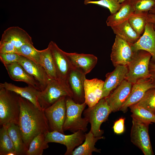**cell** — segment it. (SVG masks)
I'll return each mask as SVG.
<instances>
[{"label": "cell", "instance_id": "1", "mask_svg": "<svg viewBox=\"0 0 155 155\" xmlns=\"http://www.w3.org/2000/svg\"><path fill=\"white\" fill-rule=\"evenodd\" d=\"M20 112L18 125L28 150L32 139L41 133L50 131L44 110L20 96Z\"/></svg>", "mask_w": 155, "mask_h": 155}, {"label": "cell", "instance_id": "2", "mask_svg": "<svg viewBox=\"0 0 155 155\" xmlns=\"http://www.w3.org/2000/svg\"><path fill=\"white\" fill-rule=\"evenodd\" d=\"M20 96L16 93L0 88V125L9 123L18 125L20 112Z\"/></svg>", "mask_w": 155, "mask_h": 155}, {"label": "cell", "instance_id": "3", "mask_svg": "<svg viewBox=\"0 0 155 155\" xmlns=\"http://www.w3.org/2000/svg\"><path fill=\"white\" fill-rule=\"evenodd\" d=\"M66 115L63 127L64 131L69 130L73 133L79 130L84 132L87 131L88 121L85 117H82L87 105L86 103H77L72 98L66 96Z\"/></svg>", "mask_w": 155, "mask_h": 155}, {"label": "cell", "instance_id": "4", "mask_svg": "<svg viewBox=\"0 0 155 155\" xmlns=\"http://www.w3.org/2000/svg\"><path fill=\"white\" fill-rule=\"evenodd\" d=\"M152 56L148 52L139 50L134 52L133 57L127 65L125 80L133 84L141 80L150 78L149 65Z\"/></svg>", "mask_w": 155, "mask_h": 155}, {"label": "cell", "instance_id": "5", "mask_svg": "<svg viewBox=\"0 0 155 155\" xmlns=\"http://www.w3.org/2000/svg\"><path fill=\"white\" fill-rule=\"evenodd\" d=\"M63 96L73 99V93L69 86L58 80L49 79L45 89L40 92L38 101L44 110Z\"/></svg>", "mask_w": 155, "mask_h": 155}, {"label": "cell", "instance_id": "6", "mask_svg": "<svg viewBox=\"0 0 155 155\" xmlns=\"http://www.w3.org/2000/svg\"><path fill=\"white\" fill-rule=\"evenodd\" d=\"M112 111L105 99H101L94 106L84 110V117L91 125L90 131L95 137L102 136L103 130L100 129L102 124L105 121Z\"/></svg>", "mask_w": 155, "mask_h": 155}, {"label": "cell", "instance_id": "7", "mask_svg": "<svg viewBox=\"0 0 155 155\" xmlns=\"http://www.w3.org/2000/svg\"><path fill=\"white\" fill-rule=\"evenodd\" d=\"M66 97L63 96L44 111L50 131L64 133L63 129L66 115Z\"/></svg>", "mask_w": 155, "mask_h": 155}, {"label": "cell", "instance_id": "8", "mask_svg": "<svg viewBox=\"0 0 155 155\" xmlns=\"http://www.w3.org/2000/svg\"><path fill=\"white\" fill-rule=\"evenodd\" d=\"M149 125L132 118L131 141L144 155L154 154L148 133Z\"/></svg>", "mask_w": 155, "mask_h": 155}, {"label": "cell", "instance_id": "9", "mask_svg": "<svg viewBox=\"0 0 155 155\" xmlns=\"http://www.w3.org/2000/svg\"><path fill=\"white\" fill-rule=\"evenodd\" d=\"M79 130L69 135H65L57 131H50L46 135V141L48 143L54 142L65 146L67 148L65 155H71L75 148L82 144L85 139V133Z\"/></svg>", "mask_w": 155, "mask_h": 155}, {"label": "cell", "instance_id": "10", "mask_svg": "<svg viewBox=\"0 0 155 155\" xmlns=\"http://www.w3.org/2000/svg\"><path fill=\"white\" fill-rule=\"evenodd\" d=\"M111 50V59L115 67L119 65L127 66L133 57L130 43L117 35Z\"/></svg>", "mask_w": 155, "mask_h": 155}, {"label": "cell", "instance_id": "11", "mask_svg": "<svg viewBox=\"0 0 155 155\" xmlns=\"http://www.w3.org/2000/svg\"><path fill=\"white\" fill-rule=\"evenodd\" d=\"M48 46L52 55L58 80L68 85V77L72 66L65 52L61 49L53 41L50 42Z\"/></svg>", "mask_w": 155, "mask_h": 155}, {"label": "cell", "instance_id": "12", "mask_svg": "<svg viewBox=\"0 0 155 155\" xmlns=\"http://www.w3.org/2000/svg\"><path fill=\"white\" fill-rule=\"evenodd\" d=\"M130 44L133 52L141 50L149 53L150 61L155 63V30L152 23L147 21L142 35L136 42Z\"/></svg>", "mask_w": 155, "mask_h": 155}, {"label": "cell", "instance_id": "13", "mask_svg": "<svg viewBox=\"0 0 155 155\" xmlns=\"http://www.w3.org/2000/svg\"><path fill=\"white\" fill-rule=\"evenodd\" d=\"M133 84L125 80L123 81L105 99L112 112L119 110L130 94Z\"/></svg>", "mask_w": 155, "mask_h": 155}, {"label": "cell", "instance_id": "14", "mask_svg": "<svg viewBox=\"0 0 155 155\" xmlns=\"http://www.w3.org/2000/svg\"><path fill=\"white\" fill-rule=\"evenodd\" d=\"M86 75L81 70L72 66L68 75V84L73 93V99L77 103L85 102L84 85Z\"/></svg>", "mask_w": 155, "mask_h": 155}, {"label": "cell", "instance_id": "15", "mask_svg": "<svg viewBox=\"0 0 155 155\" xmlns=\"http://www.w3.org/2000/svg\"><path fill=\"white\" fill-rule=\"evenodd\" d=\"M115 67L113 71L106 75V78L104 81L101 99L108 96L112 90L115 89L125 80L128 72L127 66L119 65Z\"/></svg>", "mask_w": 155, "mask_h": 155}, {"label": "cell", "instance_id": "16", "mask_svg": "<svg viewBox=\"0 0 155 155\" xmlns=\"http://www.w3.org/2000/svg\"><path fill=\"white\" fill-rule=\"evenodd\" d=\"M65 53L71 66L80 70L86 75L92 71L97 62V58L92 54Z\"/></svg>", "mask_w": 155, "mask_h": 155}, {"label": "cell", "instance_id": "17", "mask_svg": "<svg viewBox=\"0 0 155 155\" xmlns=\"http://www.w3.org/2000/svg\"><path fill=\"white\" fill-rule=\"evenodd\" d=\"M0 41L11 43L17 50L24 44H33L31 37L26 31L18 26H12L6 29L2 35Z\"/></svg>", "mask_w": 155, "mask_h": 155}, {"label": "cell", "instance_id": "18", "mask_svg": "<svg viewBox=\"0 0 155 155\" xmlns=\"http://www.w3.org/2000/svg\"><path fill=\"white\" fill-rule=\"evenodd\" d=\"M153 88V87L150 78L140 80L133 84L130 94L119 111L124 113L126 112L128 107L137 103L142 98L147 91Z\"/></svg>", "mask_w": 155, "mask_h": 155}, {"label": "cell", "instance_id": "19", "mask_svg": "<svg viewBox=\"0 0 155 155\" xmlns=\"http://www.w3.org/2000/svg\"><path fill=\"white\" fill-rule=\"evenodd\" d=\"M104 82L96 78L85 80L84 85L85 102L88 107L94 106L101 99Z\"/></svg>", "mask_w": 155, "mask_h": 155}, {"label": "cell", "instance_id": "20", "mask_svg": "<svg viewBox=\"0 0 155 155\" xmlns=\"http://www.w3.org/2000/svg\"><path fill=\"white\" fill-rule=\"evenodd\" d=\"M39 83L40 91L46 87L49 79L43 67L25 57L20 55L18 62Z\"/></svg>", "mask_w": 155, "mask_h": 155}, {"label": "cell", "instance_id": "21", "mask_svg": "<svg viewBox=\"0 0 155 155\" xmlns=\"http://www.w3.org/2000/svg\"><path fill=\"white\" fill-rule=\"evenodd\" d=\"M10 78L16 81L22 82L40 91L39 83L18 63L4 66Z\"/></svg>", "mask_w": 155, "mask_h": 155}, {"label": "cell", "instance_id": "22", "mask_svg": "<svg viewBox=\"0 0 155 155\" xmlns=\"http://www.w3.org/2000/svg\"><path fill=\"white\" fill-rule=\"evenodd\" d=\"M0 88L16 93L29 100L39 108L42 109L38 101V97L40 91L36 88L30 86L24 87H20L6 82L1 83Z\"/></svg>", "mask_w": 155, "mask_h": 155}, {"label": "cell", "instance_id": "23", "mask_svg": "<svg viewBox=\"0 0 155 155\" xmlns=\"http://www.w3.org/2000/svg\"><path fill=\"white\" fill-rule=\"evenodd\" d=\"M134 9L131 0H126L121 3L119 9L111 14L106 20L107 25L112 27L128 20L134 13Z\"/></svg>", "mask_w": 155, "mask_h": 155}, {"label": "cell", "instance_id": "24", "mask_svg": "<svg viewBox=\"0 0 155 155\" xmlns=\"http://www.w3.org/2000/svg\"><path fill=\"white\" fill-rule=\"evenodd\" d=\"M85 141L75 149L72 152V155H92L93 152L100 153V149L96 148L95 143L99 140L104 139L105 137L102 136L95 137L90 131L88 133L85 134Z\"/></svg>", "mask_w": 155, "mask_h": 155}, {"label": "cell", "instance_id": "25", "mask_svg": "<svg viewBox=\"0 0 155 155\" xmlns=\"http://www.w3.org/2000/svg\"><path fill=\"white\" fill-rule=\"evenodd\" d=\"M111 28L116 35L130 44L136 42L141 36L133 29L128 20Z\"/></svg>", "mask_w": 155, "mask_h": 155}, {"label": "cell", "instance_id": "26", "mask_svg": "<svg viewBox=\"0 0 155 155\" xmlns=\"http://www.w3.org/2000/svg\"><path fill=\"white\" fill-rule=\"evenodd\" d=\"M7 125L8 133L17 155H26L28 149L22 139L18 125L12 123Z\"/></svg>", "mask_w": 155, "mask_h": 155}, {"label": "cell", "instance_id": "27", "mask_svg": "<svg viewBox=\"0 0 155 155\" xmlns=\"http://www.w3.org/2000/svg\"><path fill=\"white\" fill-rule=\"evenodd\" d=\"M40 65L45 70L49 79L58 80L52 55L49 48L40 51Z\"/></svg>", "mask_w": 155, "mask_h": 155}, {"label": "cell", "instance_id": "28", "mask_svg": "<svg viewBox=\"0 0 155 155\" xmlns=\"http://www.w3.org/2000/svg\"><path fill=\"white\" fill-rule=\"evenodd\" d=\"M132 113L131 116L140 121L150 125L155 123V114L137 104L129 107Z\"/></svg>", "mask_w": 155, "mask_h": 155}, {"label": "cell", "instance_id": "29", "mask_svg": "<svg viewBox=\"0 0 155 155\" xmlns=\"http://www.w3.org/2000/svg\"><path fill=\"white\" fill-rule=\"evenodd\" d=\"M46 134L41 133L35 137L30 142L26 155H42L44 150L49 147L46 141Z\"/></svg>", "mask_w": 155, "mask_h": 155}, {"label": "cell", "instance_id": "30", "mask_svg": "<svg viewBox=\"0 0 155 155\" xmlns=\"http://www.w3.org/2000/svg\"><path fill=\"white\" fill-rule=\"evenodd\" d=\"M15 151L13 142L7 131V126H2L0 129V155H7Z\"/></svg>", "mask_w": 155, "mask_h": 155}, {"label": "cell", "instance_id": "31", "mask_svg": "<svg viewBox=\"0 0 155 155\" xmlns=\"http://www.w3.org/2000/svg\"><path fill=\"white\" fill-rule=\"evenodd\" d=\"M16 53L40 65V51L36 49L33 44L23 45L17 50Z\"/></svg>", "mask_w": 155, "mask_h": 155}, {"label": "cell", "instance_id": "32", "mask_svg": "<svg viewBox=\"0 0 155 155\" xmlns=\"http://www.w3.org/2000/svg\"><path fill=\"white\" fill-rule=\"evenodd\" d=\"M148 13H133L128 19L129 23L133 29L141 35L144 31Z\"/></svg>", "mask_w": 155, "mask_h": 155}, {"label": "cell", "instance_id": "33", "mask_svg": "<svg viewBox=\"0 0 155 155\" xmlns=\"http://www.w3.org/2000/svg\"><path fill=\"white\" fill-rule=\"evenodd\" d=\"M136 104L155 114V88L148 90L142 98Z\"/></svg>", "mask_w": 155, "mask_h": 155}, {"label": "cell", "instance_id": "34", "mask_svg": "<svg viewBox=\"0 0 155 155\" xmlns=\"http://www.w3.org/2000/svg\"><path fill=\"white\" fill-rule=\"evenodd\" d=\"M84 3L85 5L96 4L106 8L109 10L111 14L116 13L119 9L121 7V3L117 0H99L95 1L84 0Z\"/></svg>", "mask_w": 155, "mask_h": 155}, {"label": "cell", "instance_id": "35", "mask_svg": "<svg viewBox=\"0 0 155 155\" xmlns=\"http://www.w3.org/2000/svg\"><path fill=\"white\" fill-rule=\"evenodd\" d=\"M134 7V13L148 12L155 5V0H131Z\"/></svg>", "mask_w": 155, "mask_h": 155}, {"label": "cell", "instance_id": "36", "mask_svg": "<svg viewBox=\"0 0 155 155\" xmlns=\"http://www.w3.org/2000/svg\"><path fill=\"white\" fill-rule=\"evenodd\" d=\"M20 57L16 53H0V60L5 66L18 63Z\"/></svg>", "mask_w": 155, "mask_h": 155}, {"label": "cell", "instance_id": "37", "mask_svg": "<svg viewBox=\"0 0 155 155\" xmlns=\"http://www.w3.org/2000/svg\"><path fill=\"white\" fill-rule=\"evenodd\" d=\"M17 49L11 43L5 41H0V53H16Z\"/></svg>", "mask_w": 155, "mask_h": 155}, {"label": "cell", "instance_id": "38", "mask_svg": "<svg viewBox=\"0 0 155 155\" xmlns=\"http://www.w3.org/2000/svg\"><path fill=\"white\" fill-rule=\"evenodd\" d=\"M125 119L121 118L114 123L113 128L114 133L117 134L122 133L124 131Z\"/></svg>", "mask_w": 155, "mask_h": 155}, {"label": "cell", "instance_id": "39", "mask_svg": "<svg viewBox=\"0 0 155 155\" xmlns=\"http://www.w3.org/2000/svg\"><path fill=\"white\" fill-rule=\"evenodd\" d=\"M149 70L150 75V79L151 81L153 88H155V63L150 61Z\"/></svg>", "mask_w": 155, "mask_h": 155}, {"label": "cell", "instance_id": "40", "mask_svg": "<svg viewBox=\"0 0 155 155\" xmlns=\"http://www.w3.org/2000/svg\"><path fill=\"white\" fill-rule=\"evenodd\" d=\"M147 21L152 23L155 30V15L148 13L147 17Z\"/></svg>", "mask_w": 155, "mask_h": 155}, {"label": "cell", "instance_id": "41", "mask_svg": "<svg viewBox=\"0 0 155 155\" xmlns=\"http://www.w3.org/2000/svg\"><path fill=\"white\" fill-rule=\"evenodd\" d=\"M148 13L155 15V5L152 8Z\"/></svg>", "mask_w": 155, "mask_h": 155}, {"label": "cell", "instance_id": "42", "mask_svg": "<svg viewBox=\"0 0 155 155\" xmlns=\"http://www.w3.org/2000/svg\"><path fill=\"white\" fill-rule=\"evenodd\" d=\"M119 3H121L126 0H117Z\"/></svg>", "mask_w": 155, "mask_h": 155}]
</instances>
